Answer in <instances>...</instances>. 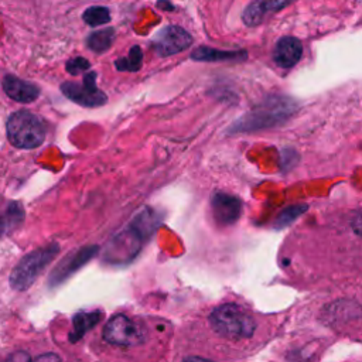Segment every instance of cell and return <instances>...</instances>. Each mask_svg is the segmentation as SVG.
<instances>
[{
	"label": "cell",
	"mask_w": 362,
	"mask_h": 362,
	"mask_svg": "<svg viewBox=\"0 0 362 362\" xmlns=\"http://www.w3.org/2000/svg\"><path fill=\"white\" fill-rule=\"evenodd\" d=\"M352 229L357 235L362 236V214H359L357 218L352 221Z\"/></svg>",
	"instance_id": "24"
},
{
	"label": "cell",
	"mask_w": 362,
	"mask_h": 362,
	"mask_svg": "<svg viewBox=\"0 0 362 362\" xmlns=\"http://www.w3.org/2000/svg\"><path fill=\"white\" fill-rule=\"evenodd\" d=\"M24 221V208L20 203L12 201L0 214V238L13 234Z\"/></svg>",
	"instance_id": "16"
},
{
	"label": "cell",
	"mask_w": 362,
	"mask_h": 362,
	"mask_svg": "<svg viewBox=\"0 0 362 362\" xmlns=\"http://www.w3.org/2000/svg\"><path fill=\"white\" fill-rule=\"evenodd\" d=\"M211 208L215 221L220 225H232L242 214V203L235 196L216 192L211 200Z\"/></svg>",
	"instance_id": "10"
},
{
	"label": "cell",
	"mask_w": 362,
	"mask_h": 362,
	"mask_svg": "<svg viewBox=\"0 0 362 362\" xmlns=\"http://www.w3.org/2000/svg\"><path fill=\"white\" fill-rule=\"evenodd\" d=\"M245 52H225V50H216V48L211 47H199L191 54V60L194 61H204V63H221V61H229V63H240L247 60Z\"/></svg>",
	"instance_id": "14"
},
{
	"label": "cell",
	"mask_w": 362,
	"mask_h": 362,
	"mask_svg": "<svg viewBox=\"0 0 362 362\" xmlns=\"http://www.w3.org/2000/svg\"><path fill=\"white\" fill-rule=\"evenodd\" d=\"M84 21L91 27H98L102 24H106L111 20V12L104 6H92L88 8L82 14Z\"/></svg>",
	"instance_id": "20"
},
{
	"label": "cell",
	"mask_w": 362,
	"mask_h": 362,
	"mask_svg": "<svg viewBox=\"0 0 362 362\" xmlns=\"http://www.w3.org/2000/svg\"><path fill=\"white\" fill-rule=\"evenodd\" d=\"M60 247L57 244H50L44 248H38L29 255L24 256L10 275V284L17 292L27 291L34 284L41 272L52 263V260L58 255Z\"/></svg>",
	"instance_id": "5"
},
{
	"label": "cell",
	"mask_w": 362,
	"mask_h": 362,
	"mask_svg": "<svg viewBox=\"0 0 362 362\" xmlns=\"http://www.w3.org/2000/svg\"><path fill=\"white\" fill-rule=\"evenodd\" d=\"M307 205L304 204H299V205H292V207H287L284 208L279 215L278 218L275 221V228L276 229H282V228H286L291 224H293L299 216H302L306 211H307Z\"/></svg>",
	"instance_id": "19"
},
{
	"label": "cell",
	"mask_w": 362,
	"mask_h": 362,
	"mask_svg": "<svg viewBox=\"0 0 362 362\" xmlns=\"http://www.w3.org/2000/svg\"><path fill=\"white\" fill-rule=\"evenodd\" d=\"M3 362H32V358L26 351H16L10 354Z\"/></svg>",
	"instance_id": "22"
},
{
	"label": "cell",
	"mask_w": 362,
	"mask_h": 362,
	"mask_svg": "<svg viewBox=\"0 0 362 362\" xmlns=\"http://www.w3.org/2000/svg\"><path fill=\"white\" fill-rule=\"evenodd\" d=\"M96 252H98V247L91 245L67 255L50 275V279H48L50 286H57L64 280H67L72 273H76L78 269L84 267L85 263H88L96 255Z\"/></svg>",
	"instance_id": "9"
},
{
	"label": "cell",
	"mask_w": 362,
	"mask_h": 362,
	"mask_svg": "<svg viewBox=\"0 0 362 362\" xmlns=\"http://www.w3.org/2000/svg\"><path fill=\"white\" fill-rule=\"evenodd\" d=\"M6 131L8 139L13 146L26 150L41 146L47 135L44 120L29 111H17L12 113L8 119Z\"/></svg>",
	"instance_id": "4"
},
{
	"label": "cell",
	"mask_w": 362,
	"mask_h": 362,
	"mask_svg": "<svg viewBox=\"0 0 362 362\" xmlns=\"http://www.w3.org/2000/svg\"><path fill=\"white\" fill-rule=\"evenodd\" d=\"M2 85L9 98L19 104H32L40 95V89L33 82L24 81L14 76H6Z\"/></svg>",
	"instance_id": "12"
},
{
	"label": "cell",
	"mask_w": 362,
	"mask_h": 362,
	"mask_svg": "<svg viewBox=\"0 0 362 362\" xmlns=\"http://www.w3.org/2000/svg\"><path fill=\"white\" fill-rule=\"evenodd\" d=\"M212 330L227 340L251 339L256 330V321L249 313L238 304L228 303L212 310L210 316Z\"/></svg>",
	"instance_id": "3"
},
{
	"label": "cell",
	"mask_w": 362,
	"mask_h": 362,
	"mask_svg": "<svg viewBox=\"0 0 362 362\" xmlns=\"http://www.w3.org/2000/svg\"><path fill=\"white\" fill-rule=\"evenodd\" d=\"M183 362H212V361L205 359V358H201V357H188Z\"/></svg>",
	"instance_id": "25"
},
{
	"label": "cell",
	"mask_w": 362,
	"mask_h": 362,
	"mask_svg": "<svg viewBox=\"0 0 362 362\" xmlns=\"http://www.w3.org/2000/svg\"><path fill=\"white\" fill-rule=\"evenodd\" d=\"M91 68V64L87 58L84 57H77V58H71L67 65H65V69L67 72H69L71 76H80L82 74V72L88 71Z\"/></svg>",
	"instance_id": "21"
},
{
	"label": "cell",
	"mask_w": 362,
	"mask_h": 362,
	"mask_svg": "<svg viewBox=\"0 0 362 362\" xmlns=\"http://www.w3.org/2000/svg\"><path fill=\"white\" fill-rule=\"evenodd\" d=\"M101 311H81L72 319V331L69 332V341L77 343L82 337L101 321Z\"/></svg>",
	"instance_id": "15"
},
{
	"label": "cell",
	"mask_w": 362,
	"mask_h": 362,
	"mask_svg": "<svg viewBox=\"0 0 362 362\" xmlns=\"http://www.w3.org/2000/svg\"><path fill=\"white\" fill-rule=\"evenodd\" d=\"M61 92L69 101L84 108H100L108 102L106 93L96 87V72L93 71L87 72L82 84L65 81L61 85Z\"/></svg>",
	"instance_id": "7"
},
{
	"label": "cell",
	"mask_w": 362,
	"mask_h": 362,
	"mask_svg": "<svg viewBox=\"0 0 362 362\" xmlns=\"http://www.w3.org/2000/svg\"><path fill=\"white\" fill-rule=\"evenodd\" d=\"M192 44V37L180 26H167L153 38V48L160 57L179 54Z\"/></svg>",
	"instance_id": "8"
},
{
	"label": "cell",
	"mask_w": 362,
	"mask_h": 362,
	"mask_svg": "<svg viewBox=\"0 0 362 362\" xmlns=\"http://www.w3.org/2000/svg\"><path fill=\"white\" fill-rule=\"evenodd\" d=\"M142 63H143V53H142V48L139 45H133L131 48V52L126 57L120 58L115 63V67L117 71H128V72H136L142 68Z\"/></svg>",
	"instance_id": "18"
},
{
	"label": "cell",
	"mask_w": 362,
	"mask_h": 362,
	"mask_svg": "<svg viewBox=\"0 0 362 362\" xmlns=\"http://www.w3.org/2000/svg\"><path fill=\"white\" fill-rule=\"evenodd\" d=\"M303 56V44L296 37H283L278 41L273 60L282 68H292L295 67Z\"/></svg>",
	"instance_id": "13"
},
{
	"label": "cell",
	"mask_w": 362,
	"mask_h": 362,
	"mask_svg": "<svg viewBox=\"0 0 362 362\" xmlns=\"http://www.w3.org/2000/svg\"><path fill=\"white\" fill-rule=\"evenodd\" d=\"M293 2L295 0H255L242 14L244 23L249 27L259 26L268 14H273L292 5Z\"/></svg>",
	"instance_id": "11"
},
{
	"label": "cell",
	"mask_w": 362,
	"mask_h": 362,
	"mask_svg": "<svg viewBox=\"0 0 362 362\" xmlns=\"http://www.w3.org/2000/svg\"><path fill=\"white\" fill-rule=\"evenodd\" d=\"M157 225L159 218L153 210L140 211L131 225L111 240L104 253L105 262L120 264L135 259Z\"/></svg>",
	"instance_id": "1"
},
{
	"label": "cell",
	"mask_w": 362,
	"mask_h": 362,
	"mask_svg": "<svg viewBox=\"0 0 362 362\" xmlns=\"http://www.w3.org/2000/svg\"><path fill=\"white\" fill-rule=\"evenodd\" d=\"M32 362H61L60 357L56 355V354H52V352H48V354H43L40 357H37L34 361Z\"/></svg>",
	"instance_id": "23"
},
{
	"label": "cell",
	"mask_w": 362,
	"mask_h": 362,
	"mask_svg": "<svg viewBox=\"0 0 362 362\" xmlns=\"http://www.w3.org/2000/svg\"><path fill=\"white\" fill-rule=\"evenodd\" d=\"M296 111V102L284 96H272L253 111L240 117L231 126V133L271 129L291 117Z\"/></svg>",
	"instance_id": "2"
},
{
	"label": "cell",
	"mask_w": 362,
	"mask_h": 362,
	"mask_svg": "<svg viewBox=\"0 0 362 362\" xmlns=\"http://www.w3.org/2000/svg\"><path fill=\"white\" fill-rule=\"evenodd\" d=\"M104 339L112 346L135 347L146 340V330L125 315L111 317L104 328Z\"/></svg>",
	"instance_id": "6"
},
{
	"label": "cell",
	"mask_w": 362,
	"mask_h": 362,
	"mask_svg": "<svg viewBox=\"0 0 362 362\" xmlns=\"http://www.w3.org/2000/svg\"><path fill=\"white\" fill-rule=\"evenodd\" d=\"M113 41H115V30L104 29L89 34V37L87 38V45L91 52L102 54L109 50Z\"/></svg>",
	"instance_id": "17"
}]
</instances>
